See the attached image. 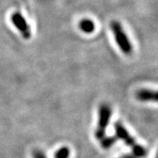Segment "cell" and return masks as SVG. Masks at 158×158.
<instances>
[{
	"label": "cell",
	"instance_id": "obj_2",
	"mask_svg": "<svg viewBox=\"0 0 158 158\" xmlns=\"http://www.w3.org/2000/svg\"><path fill=\"white\" fill-rule=\"evenodd\" d=\"M111 28L115 35V41L120 47V50L124 52V54L131 55L133 51L130 40L128 38L126 33L124 32L121 24L117 21H112L111 23Z\"/></svg>",
	"mask_w": 158,
	"mask_h": 158
},
{
	"label": "cell",
	"instance_id": "obj_7",
	"mask_svg": "<svg viewBox=\"0 0 158 158\" xmlns=\"http://www.w3.org/2000/svg\"><path fill=\"white\" fill-rule=\"evenodd\" d=\"M70 155V150L68 147H61L55 152L54 158H69Z\"/></svg>",
	"mask_w": 158,
	"mask_h": 158
},
{
	"label": "cell",
	"instance_id": "obj_5",
	"mask_svg": "<svg viewBox=\"0 0 158 158\" xmlns=\"http://www.w3.org/2000/svg\"><path fill=\"white\" fill-rule=\"evenodd\" d=\"M136 98L140 101H157V93L156 91L148 90V89H140L136 92Z\"/></svg>",
	"mask_w": 158,
	"mask_h": 158
},
{
	"label": "cell",
	"instance_id": "obj_9",
	"mask_svg": "<svg viewBox=\"0 0 158 158\" xmlns=\"http://www.w3.org/2000/svg\"><path fill=\"white\" fill-rule=\"evenodd\" d=\"M32 158H47L44 152L40 149H35L32 152Z\"/></svg>",
	"mask_w": 158,
	"mask_h": 158
},
{
	"label": "cell",
	"instance_id": "obj_6",
	"mask_svg": "<svg viewBox=\"0 0 158 158\" xmlns=\"http://www.w3.org/2000/svg\"><path fill=\"white\" fill-rule=\"evenodd\" d=\"M78 27L80 28V30L86 34L92 33L95 29V25L93 21L90 19H82L78 24Z\"/></svg>",
	"mask_w": 158,
	"mask_h": 158
},
{
	"label": "cell",
	"instance_id": "obj_3",
	"mask_svg": "<svg viewBox=\"0 0 158 158\" xmlns=\"http://www.w3.org/2000/svg\"><path fill=\"white\" fill-rule=\"evenodd\" d=\"M111 116V110L110 106L105 104H102L98 110V121L95 131V136L98 140H101L105 136V132L110 122Z\"/></svg>",
	"mask_w": 158,
	"mask_h": 158
},
{
	"label": "cell",
	"instance_id": "obj_4",
	"mask_svg": "<svg viewBox=\"0 0 158 158\" xmlns=\"http://www.w3.org/2000/svg\"><path fill=\"white\" fill-rule=\"evenodd\" d=\"M11 22L13 23L14 26L18 29L20 34L22 35L24 39L28 40L31 38V35H32L31 28L22 15L18 12L14 13L11 15Z\"/></svg>",
	"mask_w": 158,
	"mask_h": 158
},
{
	"label": "cell",
	"instance_id": "obj_1",
	"mask_svg": "<svg viewBox=\"0 0 158 158\" xmlns=\"http://www.w3.org/2000/svg\"><path fill=\"white\" fill-rule=\"evenodd\" d=\"M116 136L119 139L122 140L128 146L130 147L132 150V154L136 158H144L147 155L146 148L136 142L134 137H132L126 128L120 122L115 124Z\"/></svg>",
	"mask_w": 158,
	"mask_h": 158
},
{
	"label": "cell",
	"instance_id": "obj_8",
	"mask_svg": "<svg viewBox=\"0 0 158 158\" xmlns=\"http://www.w3.org/2000/svg\"><path fill=\"white\" fill-rule=\"evenodd\" d=\"M116 137H113V136H110V137H103L100 140L101 145L103 148H109L111 146H113V144L116 142Z\"/></svg>",
	"mask_w": 158,
	"mask_h": 158
},
{
	"label": "cell",
	"instance_id": "obj_10",
	"mask_svg": "<svg viewBox=\"0 0 158 158\" xmlns=\"http://www.w3.org/2000/svg\"><path fill=\"white\" fill-rule=\"evenodd\" d=\"M120 158H136V157L134 156V155L132 154V153H131V154L124 155V156H121V157H120Z\"/></svg>",
	"mask_w": 158,
	"mask_h": 158
}]
</instances>
